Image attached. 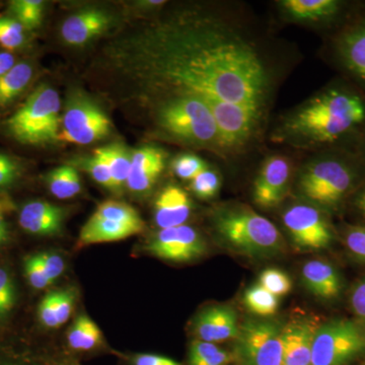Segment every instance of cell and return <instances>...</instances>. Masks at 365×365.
<instances>
[{"label": "cell", "mask_w": 365, "mask_h": 365, "mask_svg": "<svg viewBox=\"0 0 365 365\" xmlns=\"http://www.w3.org/2000/svg\"><path fill=\"white\" fill-rule=\"evenodd\" d=\"M232 355L213 343L195 340L189 350V365H228Z\"/></svg>", "instance_id": "cell-27"}, {"label": "cell", "mask_w": 365, "mask_h": 365, "mask_svg": "<svg viewBox=\"0 0 365 365\" xmlns=\"http://www.w3.org/2000/svg\"><path fill=\"white\" fill-rule=\"evenodd\" d=\"M72 165L85 170L101 186L116 193L111 172H110L107 163L102 158H98V155H93V157L79 158L76 160V165Z\"/></svg>", "instance_id": "cell-31"}, {"label": "cell", "mask_w": 365, "mask_h": 365, "mask_svg": "<svg viewBox=\"0 0 365 365\" xmlns=\"http://www.w3.org/2000/svg\"><path fill=\"white\" fill-rule=\"evenodd\" d=\"M157 123L168 135L200 148L222 150V139L215 117L200 98L176 96L158 105Z\"/></svg>", "instance_id": "cell-4"}, {"label": "cell", "mask_w": 365, "mask_h": 365, "mask_svg": "<svg viewBox=\"0 0 365 365\" xmlns=\"http://www.w3.org/2000/svg\"><path fill=\"white\" fill-rule=\"evenodd\" d=\"M289 178L290 165L287 158L280 155L267 158L255 181V203L264 209L279 205L287 193Z\"/></svg>", "instance_id": "cell-14"}, {"label": "cell", "mask_w": 365, "mask_h": 365, "mask_svg": "<svg viewBox=\"0 0 365 365\" xmlns=\"http://www.w3.org/2000/svg\"><path fill=\"white\" fill-rule=\"evenodd\" d=\"M192 191L201 199H210L217 194L220 188V180L215 170H204L194 178L190 184Z\"/></svg>", "instance_id": "cell-34"}, {"label": "cell", "mask_w": 365, "mask_h": 365, "mask_svg": "<svg viewBox=\"0 0 365 365\" xmlns=\"http://www.w3.org/2000/svg\"><path fill=\"white\" fill-rule=\"evenodd\" d=\"M111 128L109 117L93 101L83 93H73L61 119L59 141L88 145L109 135Z\"/></svg>", "instance_id": "cell-10"}, {"label": "cell", "mask_w": 365, "mask_h": 365, "mask_svg": "<svg viewBox=\"0 0 365 365\" xmlns=\"http://www.w3.org/2000/svg\"><path fill=\"white\" fill-rule=\"evenodd\" d=\"M280 6L292 20L331 23L344 14L346 4L339 0H284Z\"/></svg>", "instance_id": "cell-22"}, {"label": "cell", "mask_w": 365, "mask_h": 365, "mask_svg": "<svg viewBox=\"0 0 365 365\" xmlns=\"http://www.w3.org/2000/svg\"><path fill=\"white\" fill-rule=\"evenodd\" d=\"M360 138V148L359 155L361 158V160H364L365 163V129L364 132H362L361 135L359 137Z\"/></svg>", "instance_id": "cell-48"}, {"label": "cell", "mask_w": 365, "mask_h": 365, "mask_svg": "<svg viewBox=\"0 0 365 365\" xmlns=\"http://www.w3.org/2000/svg\"><path fill=\"white\" fill-rule=\"evenodd\" d=\"M245 306L252 314L260 317L273 316L277 313L279 299L260 284L248 288L244 294Z\"/></svg>", "instance_id": "cell-28"}, {"label": "cell", "mask_w": 365, "mask_h": 365, "mask_svg": "<svg viewBox=\"0 0 365 365\" xmlns=\"http://www.w3.org/2000/svg\"><path fill=\"white\" fill-rule=\"evenodd\" d=\"M14 304V302H11V300L0 297V316L9 313V312L11 311V307H13Z\"/></svg>", "instance_id": "cell-47"}, {"label": "cell", "mask_w": 365, "mask_h": 365, "mask_svg": "<svg viewBox=\"0 0 365 365\" xmlns=\"http://www.w3.org/2000/svg\"><path fill=\"white\" fill-rule=\"evenodd\" d=\"M259 284L278 299L289 294L292 282L289 276L279 269L268 268L261 273Z\"/></svg>", "instance_id": "cell-32"}, {"label": "cell", "mask_w": 365, "mask_h": 365, "mask_svg": "<svg viewBox=\"0 0 365 365\" xmlns=\"http://www.w3.org/2000/svg\"><path fill=\"white\" fill-rule=\"evenodd\" d=\"M282 218L290 240L300 251H323L330 248L335 241V232L330 220L325 211L317 206H290Z\"/></svg>", "instance_id": "cell-11"}, {"label": "cell", "mask_w": 365, "mask_h": 365, "mask_svg": "<svg viewBox=\"0 0 365 365\" xmlns=\"http://www.w3.org/2000/svg\"><path fill=\"white\" fill-rule=\"evenodd\" d=\"M109 16L98 9H86L67 18L62 24V40L69 46H83L109 28Z\"/></svg>", "instance_id": "cell-19"}, {"label": "cell", "mask_w": 365, "mask_h": 365, "mask_svg": "<svg viewBox=\"0 0 365 365\" xmlns=\"http://www.w3.org/2000/svg\"><path fill=\"white\" fill-rule=\"evenodd\" d=\"M44 2L41 0H16L9 4L11 16L20 21L26 31L39 28L42 23Z\"/></svg>", "instance_id": "cell-29"}, {"label": "cell", "mask_w": 365, "mask_h": 365, "mask_svg": "<svg viewBox=\"0 0 365 365\" xmlns=\"http://www.w3.org/2000/svg\"><path fill=\"white\" fill-rule=\"evenodd\" d=\"M0 297L14 302L13 280L6 270L0 268Z\"/></svg>", "instance_id": "cell-44"}, {"label": "cell", "mask_w": 365, "mask_h": 365, "mask_svg": "<svg viewBox=\"0 0 365 365\" xmlns=\"http://www.w3.org/2000/svg\"><path fill=\"white\" fill-rule=\"evenodd\" d=\"M66 209L47 201L34 200L26 203L19 213L21 230L34 235L59 234L66 220Z\"/></svg>", "instance_id": "cell-17"}, {"label": "cell", "mask_w": 365, "mask_h": 365, "mask_svg": "<svg viewBox=\"0 0 365 365\" xmlns=\"http://www.w3.org/2000/svg\"><path fill=\"white\" fill-rule=\"evenodd\" d=\"M165 165V153L155 146H144L131 155V167L126 187L132 193H148L157 182Z\"/></svg>", "instance_id": "cell-16"}, {"label": "cell", "mask_w": 365, "mask_h": 365, "mask_svg": "<svg viewBox=\"0 0 365 365\" xmlns=\"http://www.w3.org/2000/svg\"><path fill=\"white\" fill-rule=\"evenodd\" d=\"M143 230V218L132 206L119 201H106L81 227L78 247L122 241Z\"/></svg>", "instance_id": "cell-8"}, {"label": "cell", "mask_w": 365, "mask_h": 365, "mask_svg": "<svg viewBox=\"0 0 365 365\" xmlns=\"http://www.w3.org/2000/svg\"><path fill=\"white\" fill-rule=\"evenodd\" d=\"M34 68L28 62H19L0 78V108L14 103L30 86Z\"/></svg>", "instance_id": "cell-23"}, {"label": "cell", "mask_w": 365, "mask_h": 365, "mask_svg": "<svg viewBox=\"0 0 365 365\" xmlns=\"http://www.w3.org/2000/svg\"><path fill=\"white\" fill-rule=\"evenodd\" d=\"M23 174V165L18 158L0 153V190L18 181Z\"/></svg>", "instance_id": "cell-36"}, {"label": "cell", "mask_w": 365, "mask_h": 365, "mask_svg": "<svg viewBox=\"0 0 365 365\" xmlns=\"http://www.w3.org/2000/svg\"><path fill=\"white\" fill-rule=\"evenodd\" d=\"M282 331L268 321H247L240 326L232 356L240 365H283Z\"/></svg>", "instance_id": "cell-9"}, {"label": "cell", "mask_w": 365, "mask_h": 365, "mask_svg": "<svg viewBox=\"0 0 365 365\" xmlns=\"http://www.w3.org/2000/svg\"><path fill=\"white\" fill-rule=\"evenodd\" d=\"M208 169L203 160L194 155H182L173 162V170L182 180L192 181L204 170Z\"/></svg>", "instance_id": "cell-35"}, {"label": "cell", "mask_w": 365, "mask_h": 365, "mask_svg": "<svg viewBox=\"0 0 365 365\" xmlns=\"http://www.w3.org/2000/svg\"><path fill=\"white\" fill-rule=\"evenodd\" d=\"M215 227L230 248L252 258L274 256L283 249L278 228L249 207L220 211L215 215Z\"/></svg>", "instance_id": "cell-5"}, {"label": "cell", "mask_w": 365, "mask_h": 365, "mask_svg": "<svg viewBox=\"0 0 365 365\" xmlns=\"http://www.w3.org/2000/svg\"><path fill=\"white\" fill-rule=\"evenodd\" d=\"M194 332L198 340L213 344L235 340L240 332L237 314L230 307H208L197 316Z\"/></svg>", "instance_id": "cell-15"}, {"label": "cell", "mask_w": 365, "mask_h": 365, "mask_svg": "<svg viewBox=\"0 0 365 365\" xmlns=\"http://www.w3.org/2000/svg\"><path fill=\"white\" fill-rule=\"evenodd\" d=\"M38 314L43 325L50 329L59 328L58 319L55 312L54 292H50L41 300Z\"/></svg>", "instance_id": "cell-40"}, {"label": "cell", "mask_w": 365, "mask_h": 365, "mask_svg": "<svg viewBox=\"0 0 365 365\" xmlns=\"http://www.w3.org/2000/svg\"><path fill=\"white\" fill-rule=\"evenodd\" d=\"M302 276L307 289L314 297L327 302L339 299L344 288V281L339 271L326 261L307 262L302 268Z\"/></svg>", "instance_id": "cell-20"}, {"label": "cell", "mask_w": 365, "mask_h": 365, "mask_svg": "<svg viewBox=\"0 0 365 365\" xmlns=\"http://www.w3.org/2000/svg\"><path fill=\"white\" fill-rule=\"evenodd\" d=\"M334 49L340 66L365 90V16L338 34Z\"/></svg>", "instance_id": "cell-13"}, {"label": "cell", "mask_w": 365, "mask_h": 365, "mask_svg": "<svg viewBox=\"0 0 365 365\" xmlns=\"http://www.w3.org/2000/svg\"><path fill=\"white\" fill-rule=\"evenodd\" d=\"M16 64V57L13 53L6 50L0 51V78L11 71Z\"/></svg>", "instance_id": "cell-45"}, {"label": "cell", "mask_w": 365, "mask_h": 365, "mask_svg": "<svg viewBox=\"0 0 365 365\" xmlns=\"http://www.w3.org/2000/svg\"><path fill=\"white\" fill-rule=\"evenodd\" d=\"M93 155H98L107 163L111 172L116 193L122 192L124 187H126L131 167V157L126 148H124L121 144H110V145L97 148Z\"/></svg>", "instance_id": "cell-24"}, {"label": "cell", "mask_w": 365, "mask_h": 365, "mask_svg": "<svg viewBox=\"0 0 365 365\" xmlns=\"http://www.w3.org/2000/svg\"><path fill=\"white\" fill-rule=\"evenodd\" d=\"M144 249L162 260L182 263L203 256L206 245L195 228L184 225L160 230Z\"/></svg>", "instance_id": "cell-12"}, {"label": "cell", "mask_w": 365, "mask_h": 365, "mask_svg": "<svg viewBox=\"0 0 365 365\" xmlns=\"http://www.w3.org/2000/svg\"><path fill=\"white\" fill-rule=\"evenodd\" d=\"M352 206L365 220V182L352 196Z\"/></svg>", "instance_id": "cell-46"}, {"label": "cell", "mask_w": 365, "mask_h": 365, "mask_svg": "<svg viewBox=\"0 0 365 365\" xmlns=\"http://www.w3.org/2000/svg\"><path fill=\"white\" fill-rule=\"evenodd\" d=\"M25 272L29 283L35 289H44L52 284L41 263L39 255L29 257L25 262Z\"/></svg>", "instance_id": "cell-37"}, {"label": "cell", "mask_w": 365, "mask_h": 365, "mask_svg": "<svg viewBox=\"0 0 365 365\" xmlns=\"http://www.w3.org/2000/svg\"><path fill=\"white\" fill-rule=\"evenodd\" d=\"M16 208L13 199L4 192L0 193V248L9 242V228L7 217Z\"/></svg>", "instance_id": "cell-39"}, {"label": "cell", "mask_w": 365, "mask_h": 365, "mask_svg": "<svg viewBox=\"0 0 365 365\" xmlns=\"http://www.w3.org/2000/svg\"><path fill=\"white\" fill-rule=\"evenodd\" d=\"M349 300L353 314L365 323V279L354 285Z\"/></svg>", "instance_id": "cell-42"}, {"label": "cell", "mask_w": 365, "mask_h": 365, "mask_svg": "<svg viewBox=\"0 0 365 365\" xmlns=\"http://www.w3.org/2000/svg\"><path fill=\"white\" fill-rule=\"evenodd\" d=\"M117 66L165 98L191 96L208 106L223 151L242 150L259 133L271 78L248 40L222 21L181 16L120 43Z\"/></svg>", "instance_id": "cell-1"}, {"label": "cell", "mask_w": 365, "mask_h": 365, "mask_svg": "<svg viewBox=\"0 0 365 365\" xmlns=\"http://www.w3.org/2000/svg\"><path fill=\"white\" fill-rule=\"evenodd\" d=\"M133 365H181L176 360L157 354H138L134 356Z\"/></svg>", "instance_id": "cell-43"}, {"label": "cell", "mask_w": 365, "mask_h": 365, "mask_svg": "<svg viewBox=\"0 0 365 365\" xmlns=\"http://www.w3.org/2000/svg\"><path fill=\"white\" fill-rule=\"evenodd\" d=\"M192 202L181 187L169 185L155 203V223L160 230L184 225L191 215Z\"/></svg>", "instance_id": "cell-21"}, {"label": "cell", "mask_w": 365, "mask_h": 365, "mask_svg": "<svg viewBox=\"0 0 365 365\" xmlns=\"http://www.w3.org/2000/svg\"><path fill=\"white\" fill-rule=\"evenodd\" d=\"M285 128L292 135L321 145L360 137L365 129V96L349 86H331L292 115Z\"/></svg>", "instance_id": "cell-2"}, {"label": "cell", "mask_w": 365, "mask_h": 365, "mask_svg": "<svg viewBox=\"0 0 365 365\" xmlns=\"http://www.w3.org/2000/svg\"><path fill=\"white\" fill-rule=\"evenodd\" d=\"M61 102L51 86H38L4 123L7 134L25 145L40 146L59 141Z\"/></svg>", "instance_id": "cell-6"}, {"label": "cell", "mask_w": 365, "mask_h": 365, "mask_svg": "<svg viewBox=\"0 0 365 365\" xmlns=\"http://www.w3.org/2000/svg\"><path fill=\"white\" fill-rule=\"evenodd\" d=\"M342 235L343 244L350 256L365 264V225H346Z\"/></svg>", "instance_id": "cell-33"}, {"label": "cell", "mask_w": 365, "mask_h": 365, "mask_svg": "<svg viewBox=\"0 0 365 365\" xmlns=\"http://www.w3.org/2000/svg\"><path fill=\"white\" fill-rule=\"evenodd\" d=\"M55 312H56L57 319L59 327L66 324L71 318L73 311L76 294L72 289L59 290L54 292Z\"/></svg>", "instance_id": "cell-38"}, {"label": "cell", "mask_w": 365, "mask_h": 365, "mask_svg": "<svg viewBox=\"0 0 365 365\" xmlns=\"http://www.w3.org/2000/svg\"><path fill=\"white\" fill-rule=\"evenodd\" d=\"M39 257L41 263H42L45 272L50 280L54 282L55 280L58 279L66 269L63 259L59 255L54 253L39 254Z\"/></svg>", "instance_id": "cell-41"}, {"label": "cell", "mask_w": 365, "mask_h": 365, "mask_svg": "<svg viewBox=\"0 0 365 365\" xmlns=\"http://www.w3.org/2000/svg\"><path fill=\"white\" fill-rule=\"evenodd\" d=\"M103 336L97 324L86 316L81 314L74 321L67 334V341L71 348L78 351H88L102 342Z\"/></svg>", "instance_id": "cell-26"}, {"label": "cell", "mask_w": 365, "mask_h": 365, "mask_svg": "<svg viewBox=\"0 0 365 365\" xmlns=\"http://www.w3.org/2000/svg\"><path fill=\"white\" fill-rule=\"evenodd\" d=\"M364 353V329L350 319H332L317 331L312 365H348Z\"/></svg>", "instance_id": "cell-7"}, {"label": "cell", "mask_w": 365, "mask_h": 365, "mask_svg": "<svg viewBox=\"0 0 365 365\" xmlns=\"http://www.w3.org/2000/svg\"><path fill=\"white\" fill-rule=\"evenodd\" d=\"M48 188L58 199H71L81 192L78 170L72 165H61L51 170L46 178Z\"/></svg>", "instance_id": "cell-25"}, {"label": "cell", "mask_w": 365, "mask_h": 365, "mask_svg": "<svg viewBox=\"0 0 365 365\" xmlns=\"http://www.w3.org/2000/svg\"><path fill=\"white\" fill-rule=\"evenodd\" d=\"M26 30L13 16H0V45L6 51H16L26 45Z\"/></svg>", "instance_id": "cell-30"}, {"label": "cell", "mask_w": 365, "mask_h": 365, "mask_svg": "<svg viewBox=\"0 0 365 365\" xmlns=\"http://www.w3.org/2000/svg\"><path fill=\"white\" fill-rule=\"evenodd\" d=\"M318 328L307 319L283 327V365H312V350Z\"/></svg>", "instance_id": "cell-18"}, {"label": "cell", "mask_w": 365, "mask_h": 365, "mask_svg": "<svg viewBox=\"0 0 365 365\" xmlns=\"http://www.w3.org/2000/svg\"><path fill=\"white\" fill-rule=\"evenodd\" d=\"M365 163L357 153H334L311 163L299 177L302 195L329 212L340 210L364 184Z\"/></svg>", "instance_id": "cell-3"}]
</instances>
